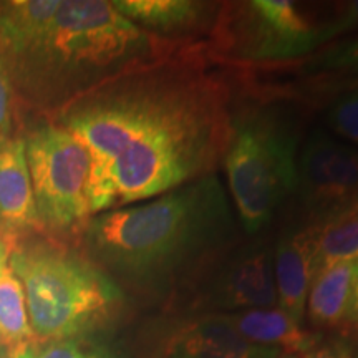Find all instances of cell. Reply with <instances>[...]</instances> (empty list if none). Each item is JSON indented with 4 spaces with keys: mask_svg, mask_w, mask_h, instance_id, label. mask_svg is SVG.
Segmentation results:
<instances>
[{
    "mask_svg": "<svg viewBox=\"0 0 358 358\" xmlns=\"http://www.w3.org/2000/svg\"><path fill=\"white\" fill-rule=\"evenodd\" d=\"M111 83L71 103L62 124L92 161V216L214 174L232 124L216 75L173 58Z\"/></svg>",
    "mask_w": 358,
    "mask_h": 358,
    "instance_id": "6da1fadb",
    "label": "cell"
},
{
    "mask_svg": "<svg viewBox=\"0 0 358 358\" xmlns=\"http://www.w3.org/2000/svg\"><path fill=\"white\" fill-rule=\"evenodd\" d=\"M236 241L234 211L216 174L95 214L83 229L90 262L146 284L206 271Z\"/></svg>",
    "mask_w": 358,
    "mask_h": 358,
    "instance_id": "7a4b0ae2",
    "label": "cell"
},
{
    "mask_svg": "<svg viewBox=\"0 0 358 358\" xmlns=\"http://www.w3.org/2000/svg\"><path fill=\"white\" fill-rule=\"evenodd\" d=\"M179 42L145 32L106 0H60L38 37L13 55L42 101L66 103L166 62Z\"/></svg>",
    "mask_w": 358,
    "mask_h": 358,
    "instance_id": "3957f363",
    "label": "cell"
},
{
    "mask_svg": "<svg viewBox=\"0 0 358 358\" xmlns=\"http://www.w3.org/2000/svg\"><path fill=\"white\" fill-rule=\"evenodd\" d=\"M10 266L24 285L34 338H73L110 315L120 301L115 282L95 264L53 248L20 249Z\"/></svg>",
    "mask_w": 358,
    "mask_h": 358,
    "instance_id": "277c9868",
    "label": "cell"
},
{
    "mask_svg": "<svg viewBox=\"0 0 358 358\" xmlns=\"http://www.w3.org/2000/svg\"><path fill=\"white\" fill-rule=\"evenodd\" d=\"M295 127L271 110L241 111L232 116L224 151L232 204L248 234L261 232L297 182Z\"/></svg>",
    "mask_w": 358,
    "mask_h": 358,
    "instance_id": "5b68a950",
    "label": "cell"
},
{
    "mask_svg": "<svg viewBox=\"0 0 358 358\" xmlns=\"http://www.w3.org/2000/svg\"><path fill=\"white\" fill-rule=\"evenodd\" d=\"M25 156L38 222L71 229L88 221V151L65 127L47 124L27 136Z\"/></svg>",
    "mask_w": 358,
    "mask_h": 358,
    "instance_id": "8992f818",
    "label": "cell"
},
{
    "mask_svg": "<svg viewBox=\"0 0 358 358\" xmlns=\"http://www.w3.org/2000/svg\"><path fill=\"white\" fill-rule=\"evenodd\" d=\"M322 25L312 24L290 0H250L219 10L214 34L227 55L249 62H284L324 45Z\"/></svg>",
    "mask_w": 358,
    "mask_h": 358,
    "instance_id": "52a82bcc",
    "label": "cell"
},
{
    "mask_svg": "<svg viewBox=\"0 0 358 358\" xmlns=\"http://www.w3.org/2000/svg\"><path fill=\"white\" fill-rule=\"evenodd\" d=\"M295 194L313 224L357 203L358 148L313 129L297 158Z\"/></svg>",
    "mask_w": 358,
    "mask_h": 358,
    "instance_id": "ba28073f",
    "label": "cell"
},
{
    "mask_svg": "<svg viewBox=\"0 0 358 358\" xmlns=\"http://www.w3.org/2000/svg\"><path fill=\"white\" fill-rule=\"evenodd\" d=\"M211 280V301L226 310L267 308L277 303L274 248L257 241L219 257Z\"/></svg>",
    "mask_w": 358,
    "mask_h": 358,
    "instance_id": "9c48e42d",
    "label": "cell"
},
{
    "mask_svg": "<svg viewBox=\"0 0 358 358\" xmlns=\"http://www.w3.org/2000/svg\"><path fill=\"white\" fill-rule=\"evenodd\" d=\"M317 234L313 222L282 232L274 248V279L279 308L299 324L306 319L307 299L317 271Z\"/></svg>",
    "mask_w": 358,
    "mask_h": 358,
    "instance_id": "30bf717a",
    "label": "cell"
},
{
    "mask_svg": "<svg viewBox=\"0 0 358 358\" xmlns=\"http://www.w3.org/2000/svg\"><path fill=\"white\" fill-rule=\"evenodd\" d=\"M164 358H279L280 350L254 345L221 315L176 324L164 340Z\"/></svg>",
    "mask_w": 358,
    "mask_h": 358,
    "instance_id": "8fae6325",
    "label": "cell"
},
{
    "mask_svg": "<svg viewBox=\"0 0 358 358\" xmlns=\"http://www.w3.org/2000/svg\"><path fill=\"white\" fill-rule=\"evenodd\" d=\"M116 10L155 37L181 42L216 25L219 3L199 0H115Z\"/></svg>",
    "mask_w": 358,
    "mask_h": 358,
    "instance_id": "7c38bea8",
    "label": "cell"
},
{
    "mask_svg": "<svg viewBox=\"0 0 358 358\" xmlns=\"http://www.w3.org/2000/svg\"><path fill=\"white\" fill-rule=\"evenodd\" d=\"M38 224L25 156L19 138L0 143V229L20 231Z\"/></svg>",
    "mask_w": 358,
    "mask_h": 358,
    "instance_id": "4fadbf2b",
    "label": "cell"
},
{
    "mask_svg": "<svg viewBox=\"0 0 358 358\" xmlns=\"http://www.w3.org/2000/svg\"><path fill=\"white\" fill-rule=\"evenodd\" d=\"M232 329L254 345L284 350L287 355L307 353L319 345V337L302 329L282 308H249L234 313H222Z\"/></svg>",
    "mask_w": 358,
    "mask_h": 358,
    "instance_id": "5bb4252c",
    "label": "cell"
},
{
    "mask_svg": "<svg viewBox=\"0 0 358 358\" xmlns=\"http://www.w3.org/2000/svg\"><path fill=\"white\" fill-rule=\"evenodd\" d=\"M357 262H335L317 272L307 299V312L312 324L335 327L348 319Z\"/></svg>",
    "mask_w": 358,
    "mask_h": 358,
    "instance_id": "9a60e30c",
    "label": "cell"
},
{
    "mask_svg": "<svg viewBox=\"0 0 358 358\" xmlns=\"http://www.w3.org/2000/svg\"><path fill=\"white\" fill-rule=\"evenodd\" d=\"M24 285L10 266V252L0 241V342L13 348L34 342Z\"/></svg>",
    "mask_w": 358,
    "mask_h": 358,
    "instance_id": "2e32d148",
    "label": "cell"
},
{
    "mask_svg": "<svg viewBox=\"0 0 358 358\" xmlns=\"http://www.w3.org/2000/svg\"><path fill=\"white\" fill-rule=\"evenodd\" d=\"M60 0H20L0 7V42L10 57L24 50L50 24Z\"/></svg>",
    "mask_w": 358,
    "mask_h": 358,
    "instance_id": "e0dca14e",
    "label": "cell"
},
{
    "mask_svg": "<svg viewBox=\"0 0 358 358\" xmlns=\"http://www.w3.org/2000/svg\"><path fill=\"white\" fill-rule=\"evenodd\" d=\"M317 267L358 261V201L317 224ZM317 271V272H319Z\"/></svg>",
    "mask_w": 358,
    "mask_h": 358,
    "instance_id": "ac0fdd59",
    "label": "cell"
},
{
    "mask_svg": "<svg viewBox=\"0 0 358 358\" xmlns=\"http://www.w3.org/2000/svg\"><path fill=\"white\" fill-rule=\"evenodd\" d=\"M329 129L352 146H358V87L337 98L327 111Z\"/></svg>",
    "mask_w": 358,
    "mask_h": 358,
    "instance_id": "d6986e66",
    "label": "cell"
},
{
    "mask_svg": "<svg viewBox=\"0 0 358 358\" xmlns=\"http://www.w3.org/2000/svg\"><path fill=\"white\" fill-rule=\"evenodd\" d=\"M313 65L322 71H335L340 77H352L358 82V37L334 45L332 48L320 53Z\"/></svg>",
    "mask_w": 358,
    "mask_h": 358,
    "instance_id": "ffe728a7",
    "label": "cell"
},
{
    "mask_svg": "<svg viewBox=\"0 0 358 358\" xmlns=\"http://www.w3.org/2000/svg\"><path fill=\"white\" fill-rule=\"evenodd\" d=\"M35 358H111L101 348L90 345L75 338H64L48 342Z\"/></svg>",
    "mask_w": 358,
    "mask_h": 358,
    "instance_id": "44dd1931",
    "label": "cell"
},
{
    "mask_svg": "<svg viewBox=\"0 0 358 358\" xmlns=\"http://www.w3.org/2000/svg\"><path fill=\"white\" fill-rule=\"evenodd\" d=\"M355 29H358V0L345 3L332 20L322 25L324 43L337 38L338 35L352 32Z\"/></svg>",
    "mask_w": 358,
    "mask_h": 358,
    "instance_id": "7402d4cb",
    "label": "cell"
},
{
    "mask_svg": "<svg viewBox=\"0 0 358 358\" xmlns=\"http://www.w3.org/2000/svg\"><path fill=\"white\" fill-rule=\"evenodd\" d=\"M12 108H10V82L7 71L0 62V143L10 140Z\"/></svg>",
    "mask_w": 358,
    "mask_h": 358,
    "instance_id": "603a6c76",
    "label": "cell"
},
{
    "mask_svg": "<svg viewBox=\"0 0 358 358\" xmlns=\"http://www.w3.org/2000/svg\"><path fill=\"white\" fill-rule=\"evenodd\" d=\"M303 358H350L348 352L338 347H313L312 350L303 353Z\"/></svg>",
    "mask_w": 358,
    "mask_h": 358,
    "instance_id": "cb8c5ba5",
    "label": "cell"
},
{
    "mask_svg": "<svg viewBox=\"0 0 358 358\" xmlns=\"http://www.w3.org/2000/svg\"><path fill=\"white\" fill-rule=\"evenodd\" d=\"M348 319L358 322V262H357V272L355 280H353V292H352V306H350V315Z\"/></svg>",
    "mask_w": 358,
    "mask_h": 358,
    "instance_id": "d4e9b609",
    "label": "cell"
},
{
    "mask_svg": "<svg viewBox=\"0 0 358 358\" xmlns=\"http://www.w3.org/2000/svg\"><path fill=\"white\" fill-rule=\"evenodd\" d=\"M35 355H37V352H35L32 343H25V345L13 348L8 358H35Z\"/></svg>",
    "mask_w": 358,
    "mask_h": 358,
    "instance_id": "484cf974",
    "label": "cell"
},
{
    "mask_svg": "<svg viewBox=\"0 0 358 358\" xmlns=\"http://www.w3.org/2000/svg\"><path fill=\"white\" fill-rule=\"evenodd\" d=\"M279 358H299V357L297 355H287V353H285V355H282Z\"/></svg>",
    "mask_w": 358,
    "mask_h": 358,
    "instance_id": "4316f807",
    "label": "cell"
},
{
    "mask_svg": "<svg viewBox=\"0 0 358 358\" xmlns=\"http://www.w3.org/2000/svg\"><path fill=\"white\" fill-rule=\"evenodd\" d=\"M350 358H352V357H350Z\"/></svg>",
    "mask_w": 358,
    "mask_h": 358,
    "instance_id": "83f0119b",
    "label": "cell"
}]
</instances>
